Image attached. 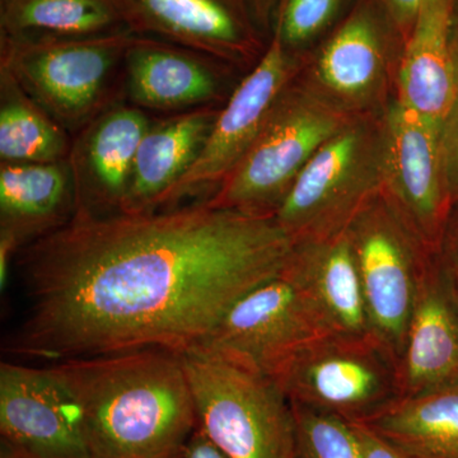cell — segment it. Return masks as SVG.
I'll return each instance as SVG.
<instances>
[{"mask_svg":"<svg viewBox=\"0 0 458 458\" xmlns=\"http://www.w3.org/2000/svg\"><path fill=\"white\" fill-rule=\"evenodd\" d=\"M247 2H249V0H247Z\"/></svg>","mask_w":458,"mask_h":458,"instance_id":"34","label":"cell"},{"mask_svg":"<svg viewBox=\"0 0 458 458\" xmlns=\"http://www.w3.org/2000/svg\"><path fill=\"white\" fill-rule=\"evenodd\" d=\"M182 458H229L205 434L204 430L200 427H197V429L192 432L190 437L188 443H186L185 448H183Z\"/></svg>","mask_w":458,"mask_h":458,"instance_id":"30","label":"cell"},{"mask_svg":"<svg viewBox=\"0 0 458 458\" xmlns=\"http://www.w3.org/2000/svg\"><path fill=\"white\" fill-rule=\"evenodd\" d=\"M354 117L298 74L242 161L205 201L219 209L276 216L312 157Z\"/></svg>","mask_w":458,"mask_h":458,"instance_id":"4","label":"cell"},{"mask_svg":"<svg viewBox=\"0 0 458 458\" xmlns=\"http://www.w3.org/2000/svg\"><path fill=\"white\" fill-rule=\"evenodd\" d=\"M294 247L276 216L207 201L75 213L18 252L29 310L14 349L62 360L197 351L232 304L284 269Z\"/></svg>","mask_w":458,"mask_h":458,"instance_id":"1","label":"cell"},{"mask_svg":"<svg viewBox=\"0 0 458 458\" xmlns=\"http://www.w3.org/2000/svg\"><path fill=\"white\" fill-rule=\"evenodd\" d=\"M219 110L213 106L152 123L140 141L119 213L156 212L159 201L197 161Z\"/></svg>","mask_w":458,"mask_h":458,"instance_id":"20","label":"cell"},{"mask_svg":"<svg viewBox=\"0 0 458 458\" xmlns=\"http://www.w3.org/2000/svg\"><path fill=\"white\" fill-rule=\"evenodd\" d=\"M126 30L106 0H5L2 38H73Z\"/></svg>","mask_w":458,"mask_h":458,"instance_id":"23","label":"cell"},{"mask_svg":"<svg viewBox=\"0 0 458 458\" xmlns=\"http://www.w3.org/2000/svg\"><path fill=\"white\" fill-rule=\"evenodd\" d=\"M292 405L295 417L293 458H363L354 423L319 410Z\"/></svg>","mask_w":458,"mask_h":458,"instance_id":"25","label":"cell"},{"mask_svg":"<svg viewBox=\"0 0 458 458\" xmlns=\"http://www.w3.org/2000/svg\"><path fill=\"white\" fill-rule=\"evenodd\" d=\"M208 60L171 42L137 35L123 57L126 96L141 110L180 114L213 106L222 98L223 82Z\"/></svg>","mask_w":458,"mask_h":458,"instance_id":"17","label":"cell"},{"mask_svg":"<svg viewBox=\"0 0 458 458\" xmlns=\"http://www.w3.org/2000/svg\"><path fill=\"white\" fill-rule=\"evenodd\" d=\"M451 54L452 64H454V81L458 92V16H454L451 27Z\"/></svg>","mask_w":458,"mask_h":458,"instance_id":"31","label":"cell"},{"mask_svg":"<svg viewBox=\"0 0 458 458\" xmlns=\"http://www.w3.org/2000/svg\"><path fill=\"white\" fill-rule=\"evenodd\" d=\"M49 369L73 401L90 458L182 457L198 415L180 354L140 349Z\"/></svg>","mask_w":458,"mask_h":458,"instance_id":"2","label":"cell"},{"mask_svg":"<svg viewBox=\"0 0 458 458\" xmlns=\"http://www.w3.org/2000/svg\"><path fill=\"white\" fill-rule=\"evenodd\" d=\"M384 114H361L324 144L279 205L276 219L295 243L339 236L384 190Z\"/></svg>","mask_w":458,"mask_h":458,"instance_id":"3","label":"cell"},{"mask_svg":"<svg viewBox=\"0 0 458 458\" xmlns=\"http://www.w3.org/2000/svg\"><path fill=\"white\" fill-rule=\"evenodd\" d=\"M294 259L311 285L331 334L373 333L346 231L318 242L295 243Z\"/></svg>","mask_w":458,"mask_h":458,"instance_id":"21","label":"cell"},{"mask_svg":"<svg viewBox=\"0 0 458 458\" xmlns=\"http://www.w3.org/2000/svg\"><path fill=\"white\" fill-rule=\"evenodd\" d=\"M198 426L229 458H293L291 400L269 376L216 355H181Z\"/></svg>","mask_w":458,"mask_h":458,"instance_id":"5","label":"cell"},{"mask_svg":"<svg viewBox=\"0 0 458 458\" xmlns=\"http://www.w3.org/2000/svg\"><path fill=\"white\" fill-rule=\"evenodd\" d=\"M442 269L445 271V276H447L448 282H450L452 291H454V297H456L458 302V258L456 261H454L450 269H445V267H442Z\"/></svg>","mask_w":458,"mask_h":458,"instance_id":"32","label":"cell"},{"mask_svg":"<svg viewBox=\"0 0 458 458\" xmlns=\"http://www.w3.org/2000/svg\"><path fill=\"white\" fill-rule=\"evenodd\" d=\"M397 36L403 38L379 0H360L303 80L352 116L377 114L390 86Z\"/></svg>","mask_w":458,"mask_h":458,"instance_id":"11","label":"cell"},{"mask_svg":"<svg viewBox=\"0 0 458 458\" xmlns=\"http://www.w3.org/2000/svg\"><path fill=\"white\" fill-rule=\"evenodd\" d=\"M346 233L373 333L400 358L419 286L437 254L415 236L384 192L355 216Z\"/></svg>","mask_w":458,"mask_h":458,"instance_id":"9","label":"cell"},{"mask_svg":"<svg viewBox=\"0 0 458 458\" xmlns=\"http://www.w3.org/2000/svg\"><path fill=\"white\" fill-rule=\"evenodd\" d=\"M300 73L297 56L274 36L260 60L219 110L197 161L165 192L157 210L174 208L177 201L204 190L218 189L258 140L279 98Z\"/></svg>","mask_w":458,"mask_h":458,"instance_id":"10","label":"cell"},{"mask_svg":"<svg viewBox=\"0 0 458 458\" xmlns=\"http://www.w3.org/2000/svg\"><path fill=\"white\" fill-rule=\"evenodd\" d=\"M355 426L360 433L363 458H419L401 450L382 437L377 436L369 428L361 426V424H355Z\"/></svg>","mask_w":458,"mask_h":458,"instance_id":"28","label":"cell"},{"mask_svg":"<svg viewBox=\"0 0 458 458\" xmlns=\"http://www.w3.org/2000/svg\"><path fill=\"white\" fill-rule=\"evenodd\" d=\"M361 426L419 458H458V378L401 397Z\"/></svg>","mask_w":458,"mask_h":458,"instance_id":"22","label":"cell"},{"mask_svg":"<svg viewBox=\"0 0 458 458\" xmlns=\"http://www.w3.org/2000/svg\"><path fill=\"white\" fill-rule=\"evenodd\" d=\"M0 430L11 458H90L73 401L49 367L3 361Z\"/></svg>","mask_w":458,"mask_h":458,"instance_id":"14","label":"cell"},{"mask_svg":"<svg viewBox=\"0 0 458 458\" xmlns=\"http://www.w3.org/2000/svg\"><path fill=\"white\" fill-rule=\"evenodd\" d=\"M135 36L123 30L90 38H2L0 71L66 131H81L106 110Z\"/></svg>","mask_w":458,"mask_h":458,"instance_id":"6","label":"cell"},{"mask_svg":"<svg viewBox=\"0 0 458 458\" xmlns=\"http://www.w3.org/2000/svg\"><path fill=\"white\" fill-rule=\"evenodd\" d=\"M134 35L171 44L233 64L259 62L264 47L247 0H106Z\"/></svg>","mask_w":458,"mask_h":458,"instance_id":"13","label":"cell"},{"mask_svg":"<svg viewBox=\"0 0 458 458\" xmlns=\"http://www.w3.org/2000/svg\"><path fill=\"white\" fill-rule=\"evenodd\" d=\"M77 209L68 159L47 164H0V280L23 247L72 221Z\"/></svg>","mask_w":458,"mask_h":458,"instance_id":"16","label":"cell"},{"mask_svg":"<svg viewBox=\"0 0 458 458\" xmlns=\"http://www.w3.org/2000/svg\"><path fill=\"white\" fill-rule=\"evenodd\" d=\"M346 0H283L274 36L292 54L311 44L339 16Z\"/></svg>","mask_w":458,"mask_h":458,"instance_id":"26","label":"cell"},{"mask_svg":"<svg viewBox=\"0 0 458 458\" xmlns=\"http://www.w3.org/2000/svg\"><path fill=\"white\" fill-rule=\"evenodd\" d=\"M454 16V0H423L397 65L394 99L439 131L458 98L451 54Z\"/></svg>","mask_w":458,"mask_h":458,"instance_id":"18","label":"cell"},{"mask_svg":"<svg viewBox=\"0 0 458 458\" xmlns=\"http://www.w3.org/2000/svg\"><path fill=\"white\" fill-rule=\"evenodd\" d=\"M387 11L388 16L394 21L403 41L408 38L411 27L414 25L419 8L423 0H379Z\"/></svg>","mask_w":458,"mask_h":458,"instance_id":"29","label":"cell"},{"mask_svg":"<svg viewBox=\"0 0 458 458\" xmlns=\"http://www.w3.org/2000/svg\"><path fill=\"white\" fill-rule=\"evenodd\" d=\"M443 174L452 204L458 201V98L441 129Z\"/></svg>","mask_w":458,"mask_h":458,"instance_id":"27","label":"cell"},{"mask_svg":"<svg viewBox=\"0 0 458 458\" xmlns=\"http://www.w3.org/2000/svg\"><path fill=\"white\" fill-rule=\"evenodd\" d=\"M399 361L403 397L458 378V302L434 259L419 286Z\"/></svg>","mask_w":458,"mask_h":458,"instance_id":"19","label":"cell"},{"mask_svg":"<svg viewBox=\"0 0 458 458\" xmlns=\"http://www.w3.org/2000/svg\"><path fill=\"white\" fill-rule=\"evenodd\" d=\"M2 2H5V0H2Z\"/></svg>","mask_w":458,"mask_h":458,"instance_id":"33","label":"cell"},{"mask_svg":"<svg viewBox=\"0 0 458 458\" xmlns=\"http://www.w3.org/2000/svg\"><path fill=\"white\" fill-rule=\"evenodd\" d=\"M68 131L0 71V159L3 164H47L68 159Z\"/></svg>","mask_w":458,"mask_h":458,"instance_id":"24","label":"cell"},{"mask_svg":"<svg viewBox=\"0 0 458 458\" xmlns=\"http://www.w3.org/2000/svg\"><path fill=\"white\" fill-rule=\"evenodd\" d=\"M385 197L437 254L452 200L443 174L441 131L396 99L386 108Z\"/></svg>","mask_w":458,"mask_h":458,"instance_id":"12","label":"cell"},{"mask_svg":"<svg viewBox=\"0 0 458 458\" xmlns=\"http://www.w3.org/2000/svg\"><path fill=\"white\" fill-rule=\"evenodd\" d=\"M292 403L363 424L403 397L396 352L376 334H327L273 377Z\"/></svg>","mask_w":458,"mask_h":458,"instance_id":"7","label":"cell"},{"mask_svg":"<svg viewBox=\"0 0 458 458\" xmlns=\"http://www.w3.org/2000/svg\"><path fill=\"white\" fill-rule=\"evenodd\" d=\"M331 334L293 255L284 269L232 304L197 349L273 378L295 352Z\"/></svg>","mask_w":458,"mask_h":458,"instance_id":"8","label":"cell"},{"mask_svg":"<svg viewBox=\"0 0 458 458\" xmlns=\"http://www.w3.org/2000/svg\"><path fill=\"white\" fill-rule=\"evenodd\" d=\"M153 122L141 108L117 105L78 131L68 161L73 174L75 213H119L138 148Z\"/></svg>","mask_w":458,"mask_h":458,"instance_id":"15","label":"cell"}]
</instances>
